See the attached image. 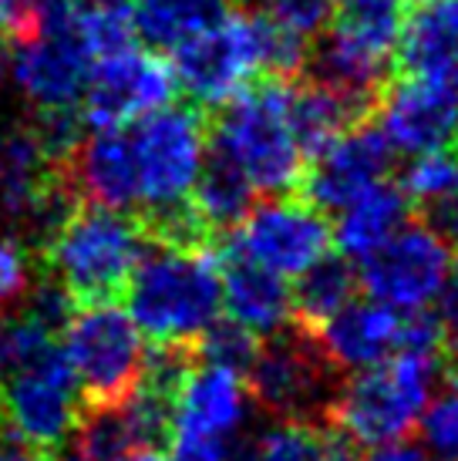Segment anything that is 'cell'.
Listing matches in <instances>:
<instances>
[{
    "instance_id": "obj_20",
    "label": "cell",
    "mask_w": 458,
    "mask_h": 461,
    "mask_svg": "<svg viewBox=\"0 0 458 461\" xmlns=\"http://www.w3.org/2000/svg\"><path fill=\"white\" fill-rule=\"evenodd\" d=\"M68 176L81 199L105 209H135L139 185L125 129H98L81 141L68 162Z\"/></svg>"
},
{
    "instance_id": "obj_32",
    "label": "cell",
    "mask_w": 458,
    "mask_h": 461,
    "mask_svg": "<svg viewBox=\"0 0 458 461\" xmlns=\"http://www.w3.org/2000/svg\"><path fill=\"white\" fill-rule=\"evenodd\" d=\"M256 347H260V340H256L253 333H246L233 321H226V323L216 321L199 340H196V350H199V357H203L206 364L233 367V371H240V374H246V367H250V360H253V354H256Z\"/></svg>"
},
{
    "instance_id": "obj_21",
    "label": "cell",
    "mask_w": 458,
    "mask_h": 461,
    "mask_svg": "<svg viewBox=\"0 0 458 461\" xmlns=\"http://www.w3.org/2000/svg\"><path fill=\"white\" fill-rule=\"evenodd\" d=\"M405 222H411V203L398 185L384 179L374 189L351 199L344 209H337L331 246L341 249L344 259L361 263L371 253H378Z\"/></svg>"
},
{
    "instance_id": "obj_13",
    "label": "cell",
    "mask_w": 458,
    "mask_h": 461,
    "mask_svg": "<svg viewBox=\"0 0 458 461\" xmlns=\"http://www.w3.org/2000/svg\"><path fill=\"white\" fill-rule=\"evenodd\" d=\"M452 263L448 236L438 226L405 222L388 243L357 263V283L371 300L398 313H425L435 307Z\"/></svg>"
},
{
    "instance_id": "obj_45",
    "label": "cell",
    "mask_w": 458,
    "mask_h": 461,
    "mask_svg": "<svg viewBox=\"0 0 458 461\" xmlns=\"http://www.w3.org/2000/svg\"><path fill=\"white\" fill-rule=\"evenodd\" d=\"M411 4H432V0H411Z\"/></svg>"
},
{
    "instance_id": "obj_41",
    "label": "cell",
    "mask_w": 458,
    "mask_h": 461,
    "mask_svg": "<svg viewBox=\"0 0 458 461\" xmlns=\"http://www.w3.org/2000/svg\"><path fill=\"white\" fill-rule=\"evenodd\" d=\"M122 461H169V458L155 448H139V451H132V455H125Z\"/></svg>"
},
{
    "instance_id": "obj_26",
    "label": "cell",
    "mask_w": 458,
    "mask_h": 461,
    "mask_svg": "<svg viewBox=\"0 0 458 461\" xmlns=\"http://www.w3.org/2000/svg\"><path fill=\"white\" fill-rule=\"evenodd\" d=\"M253 199L256 193L246 185V179H243L240 172L209 152L199 179L192 185L189 209L192 216L199 219V226L213 236V232L233 230L246 216V209L253 205Z\"/></svg>"
},
{
    "instance_id": "obj_30",
    "label": "cell",
    "mask_w": 458,
    "mask_h": 461,
    "mask_svg": "<svg viewBox=\"0 0 458 461\" xmlns=\"http://www.w3.org/2000/svg\"><path fill=\"white\" fill-rule=\"evenodd\" d=\"M418 431L428 455H435L438 461L458 458V377H452L445 384L438 381V387L421 411Z\"/></svg>"
},
{
    "instance_id": "obj_39",
    "label": "cell",
    "mask_w": 458,
    "mask_h": 461,
    "mask_svg": "<svg viewBox=\"0 0 458 461\" xmlns=\"http://www.w3.org/2000/svg\"><path fill=\"white\" fill-rule=\"evenodd\" d=\"M14 31L4 24V17H0V81L11 75V54H14Z\"/></svg>"
},
{
    "instance_id": "obj_34",
    "label": "cell",
    "mask_w": 458,
    "mask_h": 461,
    "mask_svg": "<svg viewBox=\"0 0 458 461\" xmlns=\"http://www.w3.org/2000/svg\"><path fill=\"white\" fill-rule=\"evenodd\" d=\"M270 21H277L283 31H290L297 38H317L331 21L337 0H267Z\"/></svg>"
},
{
    "instance_id": "obj_37",
    "label": "cell",
    "mask_w": 458,
    "mask_h": 461,
    "mask_svg": "<svg viewBox=\"0 0 458 461\" xmlns=\"http://www.w3.org/2000/svg\"><path fill=\"white\" fill-rule=\"evenodd\" d=\"M354 461H428V451L418 448V445H408L405 441H391V445H378V448H368L364 458Z\"/></svg>"
},
{
    "instance_id": "obj_25",
    "label": "cell",
    "mask_w": 458,
    "mask_h": 461,
    "mask_svg": "<svg viewBox=\"0 0 458 461\" xmlns=\"http://www.w3.org/2000/svg\"><path fill=\"white\" fill-rule=\"evenodd\" d=\"M236 461H354V455L344 441L327 438L310 421L280 418L243 441Z\"/></svg>"
},
{
    "instance_id": "obj_43",
    "label": "cell",
    "mask_w": 458,
    "mask_h": 461,
    "mask_svg": "<svg viewBox=\"0 0 458 461\" xmlns=\"http://www.w3.org/2000/svg\"><path fill=\"white\" fill-rule=\"evenodd\" d=\"M61 461H88V458H81V455L75 451V455H68V458H61Z\"/></svg>"
},
{
    "instance_id": "obj_19",
    "label": "cell",
    "mask_w": 458,
    "mask_h": 461,
    "mask_svg": "<svg viewBox=\"0 0 458 461\" xmlns=\"http://www.w3.org/2000/svg\"><path fill=\"white\" fill-rule=\"evenodd\" d=\"M219 286H223L226 317L246 333H253L256 340L277 337L293 321L290 283L246 263V259H219Z\"/></svg>"
},
{
    "instance_id": "obj_5",
    "label": "cell",
    "mask_w": 458,
    "mask_h": 461,
    "mask_svg": "<svg viewBox=\"0 0 458 461\" xmlns=\"http://www.w3.org/2000/svg\"><path fill=\"white\" fill-rule=\"evenodd\" d=\"M145 246L149 232L142 219L128 216L125 209L88 203L71 212V219L41 253V263L64 283V290L78 303H95L122 296Z\"/></svg>"
},
{
    "instance_id": "obj_23",
    "label": "cell",
    "mask_w": 458,
    "mask_h": 461,
    "mask_svg": "<svg viewBox=\"0 0 458 461\" xmlns=\"http://www.w3.org/2000/svg\"><path fill=\"white\" fill-rule=\"evenodd\" d=\"M223 14L226 0H132V31L149 51L172 54Z\"/></svg>"
},
{
    "instance_id": "obj_12",
    "label": "cell",
    "mask_w": 458,
    "mask_h": 461,
    "mask_svg": "<svg viewBox=\"0 0 458 461\" xmlns=\"http://www.w3.org/2000/svg\"><path fill=\"white\" fill-rule=\"evenodd\" d=\"M75 0L58 4L14 41L11 77L34 108H68L81 102L95 58L81 44L71 24Z\"/></svg>"
},
{
    "instance_id": "obj_3",
    "label": "cell",
    "mask_w": 458,
    "mask_h": 461,
    "mask_svg": "<svg viewBox=\"0 0 458 461\" xmlns=\"http://www.w3.org/2000/svg\"><path fill=\"white\" fill-rule=\"evenodd\" d=\"M438 344H408L334 387L327 411L344 441L361 448L405 441L418 428L421 411L438 387Z\"/></svg>"
},
{
    "instance_id": "obj_36",
    "label": "cell",
    "mask_w": 458,
    "mask_h": 461,
    "mask_svg": "<svg viewBox=\"0 0 458 461\" xmlns=\"http://www.w3.org/2000/svg\"><path fill=\"white\" fill-rule=\"evenodd\" d=\"M58 4H68V0H0V17L14 31V38H21L34 27L41 14L58 7Z\"/></svg>"
},
{
    "instance_id": "obj_1",
    "label": "cell",
    "mask_w": 458,
    "mask_h": 461,
    "mask_svg": "<svg viewBox=\"0 0 458 461\" xmlns=\"http://www.w3.org/2000/svg\"><path fill=\"white\" fill-rule=\"evenodd\" d=\"M122 296L132 323L155 347H192L223 313L219 257L206 243L149 240Z\"/></svg>"
},
{
    "instance_id": "obj_40",
    "label": "cell",
    "mask_w": 458,
    "mask_h": 461,
    "mask_svg": "<svg viewBox=\"0 0 458 461\" xmlns=\"http://www.w3.org/2000/svg\"><path fill=\"white\" fill-rule=\"evenodd\" d=\"M27 455H31V451L21 448V445H14L11 438L0 431V461H27Z\"/></svg>"
},
{
    "instance_id": "obj_35",
    "label": "cell",
    "mask_w": 458,
    "mask_h": 461,
    "mask_svg": "<svg viewBox=\"0 0 458 461\" xmlns=\"http://www.w3.org/2000/svg\"><path fill=\"white\" fill-rule=\"evenodd\" d=\"M435 327H438V340H445L448 357L458 364V253H452L445 283L435 296Z\"/></svg>"
},
{
    "instance_id": "obj_14",
    "label": "cell",
    "mask_w": 458,
    "mask_h": 461,
    "mask_svg": "<svg viewBox=\"0 0 458 461\" xmlns=\"http://www.w3.org/2000/svg\"><path fill=\"white\" fill-rule=\"evenodd\" d=\"M331 364L310 337H270V344L256 347L246 367V387L253 404L273 411L280 418L307 421L310 414L327 411L334 394Z\"/></svg>"
},
{
    "instance_id": "obj_9",
    "label": "cell",
    "mask_w": 458,
    "mask_h": 461,
    "mask_svg": "<svg viewBox=\"0 0 458 461\" xmlns=\"http://www.w3.org/2000/svg\"><path fill=\"white\" fill-rule=\"evenodd\" d=\"M61 333L85 404H114L139 387L149 357L145 337L114 300L78 303Z\"/></svg>"
},
{
    "instance_id": "obj_10",
    "label": "cell",
    "mask_w": 458,
    "mask_h": 461,
    "mask_svg": "<svg viewBox=\"0 0 458 461\" xmlns=\"http://www.w3.org/2000/svg\"><path fill=\"white\" fill-rule=\"evenodd\" d=\"M81 414V391L58 344L0 377V431L14 445L54 458Z\"/></svg>"
},
{
    "instance_id": "obj_4",
    "label": "cell",
    "mask_w": 458,
    "mask_h": 461,
    "mask_svg": "<svg viewBox=\"0 0 458 461\" xmlns=\"http://www.w3.org/2000/svg\"><path fill=\"white\" fill-rule=\"evenodd\" d=\"M290 81H256L223 104L209 152L240 172L256 195L300 189L310 155L290 125Z\"/></svg>"
},
{
    "instance_id": "obj_16",
    "label": "cell",
    "mask_w": 458,
    "mask_h": 461,
    "mask_svg": "<svg viewBox=\"0 0 458 461\" xmlns=\"http://www.w3.org/2000/svg\"><path fill=\"white\" fill-rule=\"evenodd\" d=\"M176 77L155 51H114L98 58L81 91V118L91 129H122L172 102Z\"/></svg>"
},
{
    "instance_id": "obj_17",
    "label": "cell",
    "mask_w": 458,
    "mask_h": 461,
    "mask_svg": "<svg viewBox=\"0 0 458 461\" xmlns=\"http://www.w3.org/2000/svg\"><path fill=\"white\" fill-rule=\"evenodd\" d=\"M378 129L401 155L452 152L458 145V88L408 75L378 102Z\"/></svg>"
},
{
    "instance_id": "obj_7",
    "label": "cell",
    "mask_w": 458,
    "mask_h": 461,
    "mask_svg": "<svg viewBox=\"0 0 458 461\" xmlns=\"http://www.w3.org/2000/svg\"><path fill=\"white\" fill-rule=\"evenodd\" d=\"M405 24L408 0H337L314 54L317 77L368 102L395 68Z\"/></svg>"
},
{
    "instance_id": "obj_22",
    "label": "cell",
    "mask_w": 458,
    "mask_h": 461,
    "mask_svg": "<svg viewBox=\"0 0 458 461\" xmlns=\"http://www.w3.org/2000/svg\"><path fill=\"white\" fill-rule=\"evenodd\" d=\"M398 61L408 75L458 88V0L418 4V11L408 14Z\"/></svg>"
},
{
    "instance_id": "obj_44",
    "label": "cell",
    "mask_w": 458,
    "mask_h": 461,
    "mask_svg": "<svg viewBox=\"0 0 458 461\" xmlns=\"http://www.w3.org/2000/svg\"><path fill=\"white\" fill-rule=\"evenodd\" d=\"M455 168H458V155H455ZM455 193H458V176H455ZM455 193H452V195H455Z\"/></svg>"
},
{
    "instance_id": "obj_18",
    "label": "cell",
    "mask_w": 458,
    "mask_h": 461,
    "mask_svg": "<svg viewBox=\"0 0 458 461\" xmlns=\"http://www.w3.org/2000/svg\"><path fill=\"white\" fill-rule=\"evenodd\" d=\"M391 166H395V149L388 145L381 129L351 125L320 152L310 155L300 185L310 205H317L320 212H337L351 199L388 179Z\"/></svg>"
},
{
    "instance_id": "obj_11",
    "label": "cell",
    "mask_w": 458,
    "mask_h": 461,
    "mask_svg": "<svg viewBox=\"0 0 458 461\" xmlns=\"http://www.w3.org/2000/svg\"><path fill=\"white\" fill-rule=\"evenodd\" d=\"M331 253V226L317 205L290 195H270L267 203L246 209V216L229 230L223 257L246 259L280 280L300 273Z\"/></svg>"
},
{
    "instance_id": "obj_31",
    "label": "cell",
    "mask_w": 458,
    "mask_h": 461,
    "mask_svg": "<svg viewBox=\"0 0 458 461\" xmlns=\"http://www.w3.org/2000/svg\"><path fill=\"white\" fill-rule=\"evenodd\" d=\"M21 303V313L24 317H31L34 323H41L48 333H58L68 327V321H71V313H75L78 300L68 290H64V283L58 280V276H34L31 280V286H27V294L17 300Z\"/></svg>"
},
{
    "instance_id": "obj_42",
    "label": "cell",
    "mask_w": 458,
    "mask_h": 461,
    "mask_svg": "<svg viewBox=\"0 0 458 461\" xmlns=\"http://www.w3.org/2000/svg\"><path fill=\"white\" fill-rule=\"evenodd\" d=\"M27 461H51V458H44V455H34V451H31V455H27Z\"/></svg>"
},
{
    "instance_id": "obj_24",
    "label": "cell",
    "mask_w": 458,
    "mask_h": 461,
    "mask_svg": "<svg viewBox=\"0 0 458 461\" xmlns=\"http://www.w3.org/2000/svg\"><path fill=\"white\" fill-rule=\"evenodd\" d=\"M290 125L297 131L307 155L320 152L327 141H334L344 129H351L361 115L364 102H357L341 88H334L327 81H310V85H293L290 81Z\"/></svg>"
},
{
    "instance_id": "obj_27",
    "label": "cell",
    "mask_w": 458,
    "mask_h": 461,
    "mask_svg": "<svg viewBox=\"0 0 458 461\" xmlns=\"http://www.w3.org/2000/svg\"><path fill=\"white\" fill-rule=\"evenodd\" d=\"M357 294V273L344 259H334L331 253L314 263V267L297 276V286L290 290L293 317L314 330L320 323L334 317L341 307H347Z\"/></svg>"
},
{
    "instance_id": "obj_28",
    "label": "cell",
    "mask_w": 458,
    "mask_h": 461,
    "mask_svg": "<svg viewBox=\"0 0 458 461\" xmlns=\"http://www.w3.org/2000/svg\"><path fill=\"white\" fill-rule=\"evenodd\" d=\"M71 24L95 61L132 48V38H135L132 0H75Z\"/></svg>"
},
{
    "instance_id": "obj_46",
    "label": "cell",
    "mask_w": 458,
    "mask_h": 461,
    "mask_svg": "<svg viewBox=\"0 0 458 461\" xmlns=\"http://www.w3.org/2000/svg\"><path fill=\"white\" fill-rule=\"evenodd\" d=\"M236 4H256V0H236Z\"/></svg>"
},
{
    "instance_id": "obj_33",
    "label": "cell",
    "mask_w": 458,
    "mask_h": 461,
    "mask_svg": "<svg viewBox=\"0 0 458 461\" xmlns=\"http://www.w3.org/2000/svg\"><path fill=\"white\" fill-rule=\"evenodd\" d=\"M34 253L11 230H0V307L17 303L34 280Z\"/></svg>"
},
{
    "instance_id": "obj_15",
    "label": "cell",
    "mask_w": 458,
    "mask_h": 461,
    "mask_svg": "<svg viewBox=\"0 0 458 461\" xmlns=\"http://www.w3.org/2000/svg\"><path fill=\"white\" fill-rule=\"evenodd\" d=\"M317 347L337 371H364L408 344H438V327L425 313H398L378 300H351L314 327Z\"/></svg>"
},
{
    "instance_id": "obj_29",
    "label": "cell",
    "mask_w": 458,
    "mask_h": 461,
    "mask_svg": "<svg viewBox=\"0 0 458 461\" xmlns=\"http://www.w3.org/2000/svg\"><path fill=\"white\" fill-rule=\"evenodd\" d=\"M455 155L452 152H425V155H411L408 168L401 172V193L408 195V203L428 205V209H438L448 195L455 193Z\"/></svg>"
},
{
    "instance_id": "obj_6",
    "label": "cell",
    "mask_w": 458,
    "mask_h": 461,
    "mask_svg": "<svg viewBox=\"0 0 458 461\" xmlns=\"http://www.w3.org/2000/svg\"><path fill=\"white\" fill-rule=\"evenodd\" d=\"M122 129L135 166L139 219H159L182 209L209 158V135L199 108L169 102Z\"/></svg>"
},
{
    "instance_id": "obj_38",
    "label": "cell",
    "mask_w": 458,
    "mask_h": 461,
    "mask_svg": "<svg viewBox=\"0 0 458 461\" xmlns=\"http://www.w3.org/2000/svg\"><path fill=\"white\" fill-rule=\"evenodd\" d=\"M435 212H438V230L445 232V236H452V240H458V193L448 195Z\"/></svg>"
},
{
    "instance_id": "obj_8",
    "label": "cell",
    "mask_w": 458,
    "mask_h": 461,
    "mask_svg": "<svg viewBox=\"0 0 458 461\" xmlns=\"http://www.w3.org/2000/svg\"><path fill=\"white\" fill-rule=\"evenodd\" d=\"M253 421V394L233 367H189L169 414V461H236Z\"/></svg>"
},
{
    "instance_id": "obj_2",
    "label": "cell",
    "mask_w": 458,
    "mask_h": 461,
    "mask_svg": "<svg viewBox=\"0 0 458 461\" xmlns=\"http://www.w3.org/2000/svg\"><path fill=\"white\" fill-rule=\"evenodd\" d=\"M307 58V41L270 17L223 14L216 24L172 51V77L199 108H223L256 85L263 71H293Z\"/></svg>"
},
{
    "instance_id": "obj_47",
    "label": "cell",
    "mask_w": 458,
    "mask_h": 461,
    "mask_svg": "<svg viewBox=\"0 0 458 461\" xmlns=\"http://www.w3.org/2000/svg\"><path fill=\"white\" fill-rule=\"evenodd\" d=\"M455 461H458V458H455Z\"/></svg>"
}]
</instances>
